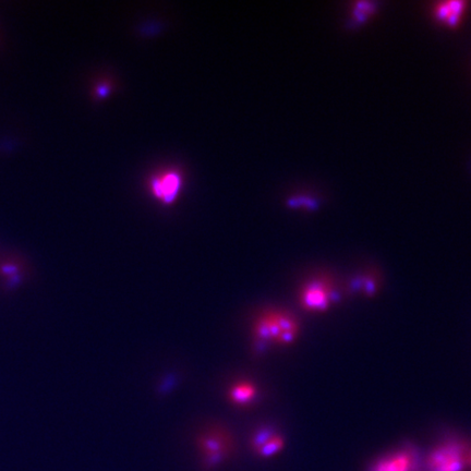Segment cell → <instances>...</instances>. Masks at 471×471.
I'll return each instance as SVG.
<instances>
[{
    "label": "cell",
    "instance_id": "6da1fadb",
    "mask_svg": "<svg viewBox=\"0 0 471 471\" xmlns=\"http://www.w3.org/2000/svg\"><path fill=\"white\" fill-rule=\"evenodd\" d=\"M299 333L300 325L295 315L277 309L267 310L254 320L253 348L262 352L271 346H289L297 341Z\"/></svg>",
    "mask_w": 471,
    "mask_h": 471
},
{
    "label": "cell",
    "instance_id": "7a4b0ae2",
    "mask_svg": "<svg viewBox=\"0 0 471 471\" xmlns=\"http://www.w3.org/2000/svg\"><path fill=\"white\" fill-rule=\"evenodd\" d=\"M469 451L466 445L450 442L437 446L427 459L429 471H465L469 466Z\"/></svg>",
    "mask_w": 471,
    "mask_h": 471
},
{
    "label": "cell",
    "instance_id": "3957f363",
    "mask_svg": "<svg viewBox=\"0 0 471 471\" xmlns=\"http://www.w3.org/2000/svg\"><path fill=\"white\" fill-rule=\"evenodd\" d=\"M337 299L338 293L334 286L324 279L311 280L299 292V303L308 312H325Z\"/></svg>",
    "mask_w": 471,
    "mask_h": 471
},
{
    "label": "cell",
    "instance_id": "277c9868",
    "mask_svg": "<svg viewBox=\"0 0 471 471\" xmlns=\"http://www.w3.org/2000/svg\"><path fill=\"white\" fill-rule=\"evenodd\" d=\"M199 447L205 462L214 466L227 458L231 450V441L225 432L208 431L199 437Z\"/></svg>",
    "mask_w": 471,
    "mask_h": 471
},
{
    "label": "cell",
    "instance_id": "5b68a950",
    "mask_svg": "<svg viewBox=\"0 0 471 471\" xmlns=\"http://www.w3.org/2000/svg\"><path fill=\"white\" fill-rule=\"evenodd\" d=\"M251 446L260 457L269 458L282 452L285 441L281 434L271 428H262L252 435Z\"/></svg>",
    "mask_w": 471,
    "mask_h": 471
},
{
    "label": "cell",
    "instance_id": "8992f818",
    "mask_svg": "<svg viewBox=\"0 0 471 471\" xmlns=\"http://www.w3.org/2000/svg\"><path fill=\"white\" fill-rule=\"evenodd\" d=\"M181 188V177L177 173H167L151 181L152 192L164 203H171Z\"/></svg>",
    "mask_w": 471,
    "mask_h": 471
},
{
    "label": "cell",
    "instance_id": "52a82bcc",
    "mask_svg": "<svg viewBox=\"0 0 471 471\" xmlns=\"http://www.w3.org/2000/svg\"><path fill=\"white\" fill-rule=\"evenodd\" d=\"M467 9V3L461 0H449L436 5L434 8L435 19L449 27H455L460 24Z\"/></svg>",
    "mask_w": 471,
    "mask_h": 471
},
{
    "label": "cell",
    "instance_id": "ba28073f",
    "mask_svg": "<svg viewBox=\"0 0 471 471\" xmlns=\"http://www.w3.org/2000/svg\"><path fill=\"white\" fill-rule=\"evenodd\" d=\"M417 459L411 451H399L377 461L371 471H415Z\"/></svg>",
    "mask_w": 471,
    "mask_h": 471
},
{
    "label": "cell",
    "instance_id": "9c48e42d",
    "mask_svg": "<svg viewBox=\"0 0 471 471\" xmlns=\"http://www.w3.org/2000/svg\"><path fill=\"white\" fill-rule=\"evenodd\" d=\"M257 395V386L250 381L236 382L228 390V400L238 407L248 406L256 399Z\"/></svg>",
    "mask_w": 471,
    "mask_h": 471
},
{
    "label": "cell",
    "instance_id": "30bf717a",
    "mask_svg": "<svg viewBox=\"0 0 471 471\" xmlns=\"http://www.w3.org/2000/svg\"><path fill=\"white\" fill-rule=\"evenodd\" d=\"M353 288H356L357 290H360L361 292H364L365 295L368 296H372L376 292L377 289V285L375 280L373 277L370 276H362L354 281Z\"/></svg>",
    "mask_w": 471,
    "mask_h": 471
},
{
    "label": "cell",
    "instance_id": "8fae6325",
    "mask_svg": "<svg viewBox=\"0 0 471 471\" xmlns=\"http://www.w3.org/2000/svg\"><path fill=\"white\" fill-rule=\"evenodd\" d=\"M374 12V5L371 3H358L353 8L352 17L357 21V23H362L367 21L369 17H371Z\"/></svg>",
    "mask_w": 471,
    "mask_h": 471
},
{
    "label": "cell",
    "instance_id": "7c38bea8",
    "mask_svg": "<svg viewBox=\"0 0 471 471\" xmlns=\"http://www.w3.org/2000/svg\"><path fill=\"white\" fill-rule=\"evenodd\" d=\"M289 205L291 206H302L306 208H313L316 207V201L310 197H295L289 199Z\"/></svg>",
    "mask_w": 471,
    "mask_h": 471
},
{
    "label": "cell",
    "instance_id": "4fadbf2b",
    "mask_svg": "<svg viewBox=\"0 0 471 471\" xmlns=\"http://www.w3.org/2000/svg\"><path fill=\"white\" fill-rule=\"evenodd\" d=\"M108 90H109V88H108L107 86H105V84H103V86H100V87L97 89V94L100 95V96H104V95L107 94Z\"/></svg>",
    "mask_w": 471,
    "mask_h": 471
},
{
    "label": "cell",
    "instance_id": "5bb4252c",
    "mask_svg": "<svg viewBox=\"0 0 471 471\" xmlns=\"http://www.w3.org/2000/svg\"><path fill=\"white\" fill-rule=\"evenodd\" d=\"M469 466H471V451L469 453Z\"/></svg>",
    "mask_w": 471,
    "mask_h": 471
}]
</instances>
